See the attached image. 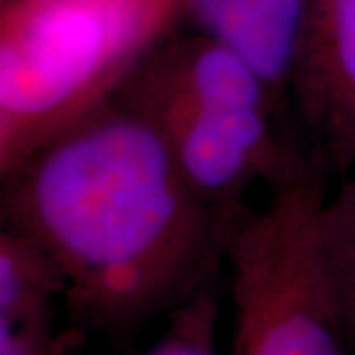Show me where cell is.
Here are the masks:
<instances>
[{
    "label": "cell",
    "mask_w": 355,
    "mask_h": 355,
    "mask_svg": "<svg viewBox=\"0 0 355 355\" xmlns=\"http://www.w3.org/2000/svg\"><path fill=\"white\" fill-rule=\"evenodd\" d=\"M219 298L214 280L168 312L166 331L142 355H217Z\"/></svg>",
    "instance_id": "obj_8"
},
{
    "label": "cell",
    "mask_w": 355,
    "mask_h": 355,
    "mask_svg": "<svg viewBox=\"0 0 355 355\" xmlns=\"http://www.w3.org/2000/svg\"><path fill=\"white\" fill-rule=\"evenodd\" d=\"M326 174L308 170L245 209L227 243L231 355H345L349 347L320 245Z\"/></svg>",
    "instance_id": "obj_3"
},
{
    "label": "cell",
    "mask_w": 355,
    "mask_h": 355,
    "mask_svg": "<svg viewBox=\"0 0 355 355\" xmlns=\"http://www.w3.org/2000/svg\"><path fill=\"white\" fill-rule=\"evenodd\" d=\"M320 245L340 306L345 338L355 349V176L345 180L322 205Z\"/></svg>",
    "instance_id": "obj_7"
},
{
    "label": "cell",
    "mask_w": 355,
    "mask_h": 355,
    "mask_svg": "<svg viewBox=\"0 0 355 355\" xmlns=\"http://www.w3.org/2000/svg\"><path fill=\"white\" fill-rule=\"evenodd\" d=\"M176 0H14L0 44V176L113 103Z\"/></svg>",
    "instance_id": "obj_2"
},
{
    "label": "cell",
    "mask_w": 355,
    "mask_h": 355,
    "mask_svg": "<svg viewBox=\"0 0 355 355\" xmlns=\"http://www.w3.org/2000/svg\"><path fill=\"white\" fill-rule=\"evenodd\" d=\"M241 216L200 200L119 101L2 176V225L50 253L69 326L85 336L132 334L211 282Z\"/></svg>",
    "instance_id": "obj_1"
},
{
    "label": "cell",
    "mask_w": 355,
    "mask_h": 355,
    "mask_svg": "<svg viewBox=\"0 0 355 355\" xmlns=\"http://www.w3.org/2000/svg\"><path fill=\"white\" fill-rule=\"evenodd\" d=\"M296 137L326 176L355 166V0H312L288 83Z\"/></svg>",
    "instance_id": "obj_4"
},
{
    "label": "cell",
    "mask_w": 355,
    "mask_h": 355,
    "mask_svg": "<svg viewBox=\"0 0 355 355\" xmlns=\"http://www.w3.org/2000/svg\"><path fill=\"white\" fill-rule=\"evenodd\" d=\"M312 0H188L211 38L241 55L292 123L288 83ZM294 125V123H292Z\"/></svg>",
    "instance_id": "obj_5"
},
{
    "label": "cell",
    "mask_w": 355,
    "mask_h": 355,
    "mask_svg": "<svg viewBox=\"0 0 355 355\" xmlns=\"http://www.w3.org/2000/svg\"><path fill=\"white\" fill-rule=\"evenodd\" d=\"M85 338L69 324L58 330L51 314L0 322V355H79Z\"/></svg>",
    "instance_id": "obj_9"
},
{
    "label": "cell",
    "mask_w": 355,
    "mask_h": 355,
    "mask_svg": "<svg viewBox=\"0 0 355 355\" xmlns=\"http://www.w3.org/2000/svg\"><path fill=\"white\" fill-rule=\"evenodd\" d=\"M65 282L50 253L18 229L0 231V322L51 314Z\"/></svg>",
    "instance_id": "obj_6"
}]
</instances>
